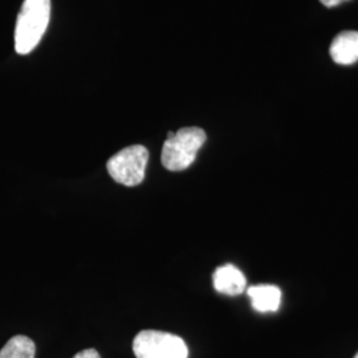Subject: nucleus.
I'll return each instance as SVG.
<instances>
[{
  "instance_id": "obj_1",
  "label": "nucleus",
  "mask_w": 358,
  "mask_h": 358,
  "mask_svg": "<svg viewBox=\"0 0 358 358\" xmlns=\"http://www.w3.org/2000/svg\"><path fill=\"white\" fill-rule=\"evenodd\" d=\"M51 17V0H24L15 27V51L28 55L44 36Z\"/></svg>"
},
{
  "instance_id": "obj_2",
  "label": "nucleus",
  "mask_w": 358,
  "mask_h": 358,
  "mask_svg": "<svg viewBox=\"0 0 358 358\" xmlns=\"http://www.w3.org/2000/svg\"><path fill=\"white\" fill-rule=\"evenodd\" d=\"M206 138L205 130L195 127L179 129L177 133L170 131L162 148V165L170 171L186 170L195 161Z\"/></svg>"
},
{
  "instance_id": "obj_3",
  "label": "nucleus",
  "mask_w": 358,
  "mask_h": 358,
  "mask_svg": "<svg viewBox=\"0 0 358 358\" xmlns=\"http://www.w3.org/2000/svg\"><path fill=\"white\" fill-rule=\"evenodd\" d=\"M149 161V152L142 145L128 146L109 158L106 169L117 183L133 187L145 179V170Z\"/></svg>"
},
{
  "instance_id": "obj_4",
  "label": "nucleus",
  "mask_w": 358,
  "mask_h": 358,
  "mask_svg": "<svg viewBox=\"0 0 358 358\" xmlns=\"http://www.w3.org/2000/svg\"><path fill=\"white\" fill-rule=\"evenodd\" d=\"M137 358H187L186 343L176 334L159 331H142L133 341Z\"/></svg>"
},
{
  "instance_id": "obj_5",
  "label": "nucleus",
  "mask_w": 358,
  "mask_h": 358,
  "mask_svg": "<svg viewBox=\"0 0 358 358\" xmlns=\"http://www.w3.org/2000/svg\"><path fill=\"white\" fill-rule=\"evenodd\" d=\"M213 282L217 292L227 296L243 294L247 284L243 272L231 264H226L217 268L213 275Z\"/></svg>"
},
{
  "instance_id": "obj_6",
  "label": "nucleus",
  "mask_w": 358,
  "mask_h": 358,
  "mask_svg": "<svg viewBox=\"0 0 358 358\" xmlns=\"http://www.w3.org/2000/svg\"><path fill=\"white\" fill-rule=\"evenodd\" d=\"M331 56L337 64L350 65L358 60V32L344 31L333 38Z\"/></svg>"
},
{
  "instance_id": "obj_7",
  "label": "nucleus",
  "mask_w": 358,
  "mask_h": 358,
  "mask_svg": "<svg viewBox=\"0 0 358 358\" xmlns=\"http://www.w3.org/2000/svg\"><path fill=\"white\" fill-rule=\"evenodd\" d=\"M247 294L251 299V304L257 312L267 313L276 312L282 304V291L276 285L259 284L248 288Z\"/></svg>"
},
{
  "instance_id": "obj_8",
  "label": "nucleus",
  "mask_w": 358,
  "mask_h": 358,
  "mask_svg": "<svg viewBox=\"0 0 358 358\" xmlns=\"http://www.w3.org/2000/svg\"><path fill=\"white\" fill-rule=\"evenodd\" d=\"M36 346L27 336H15L0 350V358H35Z\"/></svg>"
},
{
  "instance_id": "obj_9",
  "label": "nucleus",
  "mask_w": 358,
  "mask_h": 358,
  "mask_svg": "<svg viewBox=\"0 0 358 358\" xmlns=\"http://www.w3.org/2000/svg\"><path fill=\"white\" fill-rule=\"evenodd\" d=\"M73 358H101L96 349H85L78 352Z\"/></svg>"
},
{
  "instance_id": "obj_10",
  "label": "nucleus",
  "mask_w": 358,
  "mask_h": 358,
  "mask_svg": "<svg viewBox=\"0 0 358 358\" xmlns=\"http://www.w3.org/2000/svg\"><path fill=\"white\" fill-rule=\"evenodd\" d=\"M320 1L325 7H336V6L345 3L348 0H320Z\"/></svg>"
},
{
  "instance_id": "obj_11",
  "label": "nucleus",
  "mask_w": 358,
  "mask_h": 358,
  "mask_svg": "<svg viewBox=\"0 0 358 358\" xmlns=\"http://www.w3.org/2000/svg\"><path fill=\"white\" fill-rule=\"evenodd\" d=\"M355 358H358V353H357V355H356V357H355Z\"/></svg>"
}]
</instances>
